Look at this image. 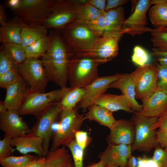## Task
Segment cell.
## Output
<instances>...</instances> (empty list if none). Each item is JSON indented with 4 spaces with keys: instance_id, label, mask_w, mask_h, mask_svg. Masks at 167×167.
<instances>
[{
    "instance_id": "4316f807",
    "label": "cell",
    "mask_w": 167,
    "mask_h": 167,
    "mask_svg": "<svg viewBox=\"0 0 167 167\" xmlns=\"http://www.w3.org/2000/svg\"><path fill=\"white\" fill-rule=\"evenodd\" d=\"M48 30L42 25H28L23 29L21 45L24 48L48 35Z\"/></svg>"
},
{
    "instance_id": "74e56055",
    "label": "cell",
    "mask_w": 167,
    "mask_h": 167,
    "mask_svg": "<svg viewBox=\"0 0 167 167\" xmlns=\"http://www.w3.org/2000/svg\"><path fill=\"white\" fill-rule=\"evenodd\" d=\"M104 13L92 20L85 22L90 31L98 37L102 36L105 29V19Z\"/></svg>"
},
{
    "instance_id": "44dd1931",
    "label": "cell",
    "mask_w": 167,
    "mask_h": 167,
    "mask_svg": "<svg viewBox=\"0 0 167 167\" xmlns=\"http://www.w3.org/2000/svg\"><path fill=\"white\" fill-rule=\"evenodd\" d=\"M27 24L19 17L8 18L0 28V41L2 44L13 43L21 45L22 31Z\"/></svg>"
},
{
    "instance_id": "5b68a950",
    "label": "cell",
    "mask_w": 167,
    "mask_h": 167,
    "mask_svg": "<svg viewBox=\"0 0 167 167\" xmlns=\"http://www.w3.org/2000/svg\"><path fill=\"white\" fill-rule=\"evenodd\" d=\"M62 36L74 54L87 52L98 39L90 31L85 22L78 19L67 26Z\"/></svg>"
},
{
    "instance_id": "e0dca14e",
    "label": "cell",
    "mask_w": 167,
    "mask_h": 167,
    "mask_svg": "<svg viewBox=\"0 0 167 167\" xmlns=\"http://www.w3.org/2000/svg\"><path fill=\"white\" fill-rule=\"evenodd\" d=\"M131 145L109 143L106 148L99 155L100 160L106 166L115 164L119 167H125L132 156Z\"/></svg>"
},
{
    "instance_id": "4dcf8cb0",
    "label": "cell",
    "mask_w": 167,
    "mask_h": 167,
    "mask_svg": "<svg viewBox=\"0 0 167 167\" xmlns=\"http://www.w3.org/2000/svg\"><path fill=\"white\" fill-rule=\"evenodd\" d=\"M48 44L47 35L27 46L25 49L27 58H41L46 53Z\"/></svg>"
},
{
    "instance_id": "6f0895ef",
    "label": "cell",
    "mask_w": 167,
    "mask_h": 167,
    "mask_svg": "<svg viewBox=\"0 0 167 167\" xmlns=\"http://www.w3.org/2000/svg\"><path fill=\"white\" fill-rule=\"evenodd\" d=\"M167 2V0H152V4H159Z\"/></svg>"
},
{
    "instance_id": "836d02e7",
    "label": "cell",
    "mask_w": 167,
    "mask_h": 167,
    "mask_svg": "<svg viewBox=\"0 0 167 167\" xmlns=\"http://www.w3.org/2000/svg\"><path fill=\"white\" fill-rule=\"evenodd\" d=\"M37 158L28 154L19 156H10L0 159V163L3 167H22Z\"/></svg>"
},
{
    "instance_id": "f546056e",
    "label": "cell",
    "mask_w": 167,
    "mask_h": 167,
    "mask_svg": "<svg viewBox=\"0 0 167 167\" xmlns=\"http://www.w3.org/2000/svg\"><path fill=\"white\" fill-rule=\"evenodd\" d=\"M0 51L16 66L22 63L27 58L25 48L21 45L13 43L2 44Z\"/></svg>"
},
{
    "instance_id": "d6a6232c",
    "label": "cell",
    "mask_w": 167,
    "mask_h": 167,
    "mask_svg": "<svg viewBox=\"0 0 167 167\" xmlns=\"http://www.w3.org/2000/svg\"><path fill=\"white\" fill-rule=\"evenodd\" d=\"M75 3L78 12V19L85 22L92 20L103 13L94 6L87 3L81 4Z\"/></svg>"
},
{
    "instance_id": "816d5d0a",
    "label": "cell",
    "mask_w": 167,
    "mask_h": 167,
    "mask_svg": "<svg viewBox=\"0 0 167 167\" xmlns=\"http://www.w3.org/2000/svg\"><path fill=\"white\" fill-rule=\"evenodd\" d=\"M4 6L0 4V24L1 25L6 23L7 21Z\"/></svg>"
},
{
    "instance_id": "f35d334b",
    "label": "cell",
    "mask_w": 167,
    "mask_h": 167,
    "mask_svg": "<svg viewBox=\"0 0 167 167\" xmlns=\"http://www.w3.org/2000/svg\"><path fill=\"white\" fill-rule=\"evenodd\" d=\"M152 158L159 167H167V148H155Z\"/></svg>"
},
{
    "instance_id": "7402d4cb",
    "label": "cell",
    "mask_w": 167,
    "mask_h": 167,
    "mask_svg": "<svg viewBox=\"0 0 167 167\" xmlns=\"http://www.w3.org/2000/svg\"><path fill=\"white\" fill-rule=\"evenodd\" d=\"M6 89V95L3 101L8 110H19L30 90L21 78Z\"/></svg>"
},
{
    "instance_id": "8992f818",
    "label": "cell",
    "mask_w": 167,
    "mask_h": 167,
    "mask_svg": "<svg viewBox=\"0 0 167 167\" xmlns=\"http://www.w3.org/2000/svg\"><path fill=\"white\" fill-rule=\"evenodd\" d=\"M78 19L73 0H53L50 14L42 25L47 30L53 29L61 33L67 26Z\"/></svg>"
},
{
    "instance_id": "e575fe53",
    "label": "cell",
    "mask_w": 167,
    "mask_h": 167,
    "mask_svg": "<svg viewBox=\"0 0 167 167\" xmlns=\"http://www.w3.org/2000/svg\"><path fill=\"white\" fill-rule=\"evenodd\" d=\"M20 78L17 66L0 75V87L6 89L17 82Z\"/></svg>"
},
{
    "instance_id": "11a10c76",
    "label": "cell",
    "mask_w": 167,
    "mask_h": 167,
    "mask_svg": "<svg viewBox=\"0 0 167 167\" xmlns=\"http://www.w3.org/2000/svg\"><path fill=\"white\" fill-rule=\"evenodd\" d=\"M157 60L160 64L167 67V57L158 58Z\"/></svg>"
},
{
    "instance_id": "83f0119b",
    "label": "cell",
    "mask_w": 167,
    "mask_h": 167,
    "mask_svg": "<svg viewBox=\"0 0 167 167\" xmlns=\"http://www.w3.org/2000/svg\"><path fill=\"white\" fill-rule=\"evenodd\" d=\"M150 20L155 28L162 29L167 27V2L154 5L149 9Z\"/></svg>"
},
{
    "instance_id": "ac0fdd59",
    "label": "cell",
    "mask_w": 167,
    "mask_h": 167,
    "mask_svg": "<svg viewBox=\"0 0 167 167\" xmlns=\"http://www.w3.org/2000/svg\"><path fill=\"white\" fill-rule=\"evenodd\" d=\"M105 28L101 37L114 36L120 38L123 34L126 20L124 9L122 6L105 11L104 13Z\"/></svg>"
},
{
    "instance_id": "8fae6325",
    "label": "cell",
    "mask_w": 167,
    "mask_h": 167,
    "mask_svg": "<svg viewBox=\"0 0 167 167\" xmlns=\"http://www.w3.org/2000/svg\"><path fill=\"white\" fill-rule=\"evenodd\" d=\"M53 0H22L14 13L28 25H42L49 15Z\"/></svg>"
},
{
    "instance_id": "30bf717a",
    "label": "cell",
    "mask_w": 167,
    "mask_h": 167,
    "mask_svg": "<svg viewBox=\"0 0 167 167\" xmlns=\"http://www.w3.org/2000/svg\"><path fill=\"white\" fill-rule=\"evenodd\" d=\"M62 110L59 101L53 104L36 116V121L31 129V132L42 139L44 156L49 151L53 126L60 116Z\"/></svg>"
},
{
    "instance_id": "52a82bcc",
    "label": "cell",
    "mask_w": 167,
    "mask_h": 167,
    "mask_svg": "<svg viewBox=\"0 0 167 167\" xmlns=\"http://www.w3.org/2000/svg\"><path fill=\"white\" fill-rule=\"evenodd\" d=\"M17 66L21 78L30 91L45 92L49 80L41 59L27 58Z\"/></svg>"
},
{
    "instance_id": "8d00e7d4",
    "label": "cell",
    "mask_w": 167,
    "mask_h": 167,
    "mask_svg": "<svg viewBox=\"0 0 167 167\" xmlns=\"http://www.w3.org/2000/svg\"><path fill=\"white\" fill-rule=\"evenodd\" d=\"M150 56L148 53L143 48L139 45H136L134 48L131 56L132 62L139 66H142L149 63Z\"/></svg>"
},
{
    "instance_id": "5bb4252c",
    "label": "cell",
    "mask_w": 167,
    "mask_h": 167,
    "mask_svg": "<svg viewBox=\"0 0 167 167\" xmlns=\"http://www.w3.org/2000/svg\"><path fill=\"white\" fill-rule=\"evenodd\" d=\"M119 39L114 36L101 37L95 41L86 53L100 64L111 61L118 54Z\"/></svg>"
},
{
    "instance_id": "d6986e66",
    "label": "cell",
    "mask_w": 167,
    "mask_h": 167,
    "mask_svg": "<svg viewBox=\"0 0 167 167\" xmlns=\"http://www.w3.org/2000/svg\"><path fill=\"white\" fill-rule=\"evenodd\" d=\"M143 109L140 115L159 118L167 109V93L158 87L148 98L142 102Z\"/></svg>"
},
{
    "instance_id": "9c48e42d",
    "label": "cell",
    "mask_w": 167,
    "mask_h": 167,
    "mask_svg": "<svg viewBox=\"0 0 167 167\" xmlns=\"http://www.w3.org/2000/svg\"><path fill=\"white\" fill-rule=\"evenodd\" d=\"M70 88L66 87L45 93L30 91L19 112L21 116H36L53 104L59 101Z\"/></svg>"
},
{
    "instance_id": "4fadbf2b",
    "label": "cell",
    "mask_w": 167,
    "mask_h": 167,
    "mask_svg": "<svg viewBox=\"0 0 167 167\" xmlns=\"http://www.w3.org/2000/svg\"><path fill=\"white\" fill-rule=\"evenodd\" d=\"M152 4L151 0L138 1L133 13L124 22L123 32L133 36L148 32L146 13Z\"/></svg>"
},
{
    "instance_id": "1f68e13d",
    "label": "cell",
    "mask_w": 167,
    "mask_h": 167,
    "mask_svg": "<svg viewBox=\"0 0 167 167\" xmlns=\"http://www.w3.org/2000/svg\"><path fill=\"white\" fill-rule=\"evenodd\" d=\"M151 35V41L155 50L167 51V31L164 29H152L147 27Z\"/></svg>"
},
{
    "instance_id": "277c9868",
    "label": "cell",
    "mask_w": 167,
    "mask_h": 167,
    "mask_svg": "<svg viewBox=\"0 0 167 167\" xmlns=\"http://www.w3.org/2000/svg\"><path fill=\"white\" fill-rule=\"evenodd\" d=\"M131 118L135 128V139L131 145L132 152L135 150L148 153L153 148L160 146L157 141L156 131L152 126L158 118L140 115L134 112Z\"/></svg>"
},
{
    "instance_id": "603a6c76",
    "label": "cell",
    "mask_w": 167,
    "mask_h": 167,
    "mask_svg": "<svg viewBox=\"0 0 167 167\" xmlns=\"http://www.w3.org/2000/svg\"><path fill=\"white\" fill-rule=\"evenodd\" d=\"M109 88L119 89L122 95L126 97L129 101L132 111L140 112L143 109L142 105L139 104L135 99V93L134 85L131 73L127 74L118 80L111 84Z\"/></svg>"
},
{
    "instance_id": "6da1fadb",
    "label": "cell",
    "mask_w": 167,
    "mask_h": 167,
    "mask_svg": "<svg viewBox=\"0 0 167 167\" xmlns=\"http://www.w3.org/2000/svg\"><path fill=\"white\" fill-rule=\"evenodd\" d=\"M48 35V49L41 60L49 80L61 88H66L68 79L69 64L74 54L60 32L51 29Z\"/></svg>"
},
{
    "instance_id": "b9f144b4",
    "label": "cell",
    "mask_w": 167,
    "mask_h": 167,
    "mask_svg": "<svg viewBox=\"0 0 167 167\" xmlns=\"http://www.w3.org/2000/svg\"><path fill=\"white\" fill-rule=\"evenodd\" d=\"M15 65L2 52L0 51V75L10 70Z\"/></svg>"
},
{
    "instance_id": "60d3db41",
    "label": "cell",
    "mask_w": 167,
    "mask_h": 167,
    "mask_svg": "<svg viewBox=\"0 0 167 167\" xmlns=\"http://www.w3.org/2000/svg\"><path fill=\"white\" fill-rule=\"evenodd\" d=\"M158 69V75L160 78L158 87L167 93V67L159 63L156 65Z\"/></svg>"
},
{
    "instance_id": "9f6ffc18",
    "label": "cell",
    "mask_w": 167,
    "mask_h": 167,
    "mask_svg": "<svg viewBox=\"0 0 167 167\" xmlns=\"http://www.w3.org/2000/svg\"><path fill=\"white\" fill-rule=\"evenodd\" d=\"M105 166L104 162L100 160L99 162L93 164L87 167H105Z\"/></svg>"
},
{
    "instance_id": "ba28073f",
    "label": "cell",
    "mask_w": 167,
    "mask_h": 167,
    "mask_svg": "<svg viewBox=\"0 0 167 167\" xmlns=\"http://www.w3.org/2000/svg\"><path fill=\"white\" fill-rule=\"evenodd\" d=\"M136 98L142 102L150 96L158 88V69L156 65L149 63L139 66L131 73Z\"/></svg>"
},
{
    "instance_id": "681fc988",
    "label": "cell",
    "mask_w": 167,
    "mask_h": 167,
    "mask_svg": "<svg viewBox=\"0 0 167 167\" xmlns=\"http://www.w3.org/2000/svg\"><path fill=\"white\" fill-rule=\"evenodd\" d=\"M21 2L22 0H7L5 2V5L15 12L19 8Z\"/></svg>"
},
{
    "instance_id": "3957f363",
    "label": "cell",
    "mask_w": 167,
    "mask_h": 167,
    "mask_svg": "<svg viewBox=\"0 0 167 167\" xmlns=\"http://www.w3.org/2000/svg\"><path fill=\"white\" fill-rule=\"evenodd\" d=\"M85 119L84 115L79 113L77 107L71 110L62 109L50 151L55 150L62 145L65 146L75 139L76 132L79 131Z\"/></svg>"
},
{
    "instance_id": "91938a15",
    "label": "cell",
    "mask_w": 167,
    "mask_h": 167,
    "mask_svg": "<svg viewBox=\"0 0 167 167\" xmlns=\"http://www.w3.org/2000/svg\"><path fill=\"white\" fill-rule=\"evenodd\" d=\"M165 30L167 31V27L165 28H164Z\"/></svg>"
},
{
    "instance_id": "c3c4849f",
    "label": "cell",
    "mask_w": 167,
    "mask_h": 167,
    "mask_svg": "<svg viewBox=\"0 0 167 167\" xmlns=\"http://www.w3.org/2000/svg\"><path fill=\"white\" fill-rule=\"evenodd\" d=\"M105 7V11L122 6L127 3V0H108Z\"/></svg>"
},
{
    "instance_id": "7dc6e473",
    "label": "cell",
    "mask_w": 167,
    "mask_h": 167,
    "mask_svg": "<svg viewBox=\"0 0 167 167\" xmlns=\"http://www.w3.org/2000/svg\"><path fill=\"white\" fill-rule=\"evenodd\" d=\"M106 0H87V3L94 6L103 13L105 11Z\"/></svg>"
},
{
    "instance_id": "bcb514c9",
    "label": "cell",
    "mask_w": 167,
    "mask_h": 167,
    "mask_svg": "<svg viewBox=\"0 0 167 167\" xmlns=\"http://www.w3.org/2000/svg\"><path fill=\"white\" fill-rule=\"evenodd\" d=\"M158 128L167 129V109L158 118L157 122L151 127L152 130H155Z\"/></svg>"
},
{
    "instance_id": "f907efd6",
    "label": "cell",
    "mask_w": 167,
    "mask_h": 167,
    "mask_svg": "<svg viewBox=\"0 0 167 167\" xmlns=\"http://www.w3.org/2000/svg\"><path fill=\"white\" fill-rule=\"evenodd\" d=\"M45 156L37 158L35 160L22 167H43Z\"/></svg>"
},
{
    "instance_id": "2e32d148",
    "label": "cell",
    "mask_w": 167,
    "mask_h": 167,
    "mask_svg": "<svg viewBox=\"0 0 167 167\" xmlns=\"http://www.w3.org/2000/svg\"><path fill=\"white\" fill-rule=\"evenodd\" d=\"M110 129L107 138L109 143L132 145L135 139V128L131 120H116Z\"/></svg>"
},
{
    "instance_id": "f6af8a7d",
    "label": "cell",
    "mask_w": 167,
    "mask_h": 167,
    "mask_svg": "<svg viewBox=\"0 0 167 167\" xmlns=\"http://www.w3.org/2000/svg\"><path fill=\"white\" fill-rule=\"evenodd\" d=\"M157 141L162 148H167V129H159L156 131Z\"/></svg>"
},
{
    "instance_id": "ee69618b",
    "label": "cell",
    "mask_w": 167,
    "mask_h": 167,
    "mask_svg": "<svg viewBox=\"0 0 167 167\" xmlns=\"http://www.w3.org/2000/svg\"><path fill=\"white\" fill-rule=\"evenodd\" d=\"M138 164L137 167H159L152 158L143 155L137 158Z\"/></svg>"
},
{
    "instance_id": "d590c367",
    "label": "cell",
    "mask_w": 167,
    "mask_h": 167,
    "mask_svg": "<svg viewBox=\"0 0 167 167\" xmlns=\"http://www.w3.org/2000/svg\"><path fill=\"white\" fill-rule=\"evenodd\" d=\"M70 150L74 164L75 167H83L84 151L75 139L65 146Z\"/></svg>"
},
{
    "instance_id": "680465c9",
    "label": "cell",
    "mask_w": 167,
    "mask_h": 167,
    "mask_svg": "<svg viewBox=\"0 0 167 167\" xmlns=\"http://www.w3.org/2000/svg\"><path fill=\"white\" fill-rule=\"evenodd\" d=\"M105 167H119L117 165L115 164H110L107 165Z\"/></svg>"
},
{
    "instance_id": "ab89813d",
    "label": "cell",
    "mask_w": 167,
    "mask_h": 167,
    "mask_svg": "<svg viewBox=\"0 0 167 167\" xmlns=\"http://www.w3.org/2000/svg\"><path fill=\"white\" fill-rule=\"evenodd\" d=\"M11 139L5 134L3 139L0 140V159L11 156L14 151L11 144Z\"/></svg>"
},
{
    "instance_id": "db71d44e",
    "label": "cell",
    "mask_w": 167,
    "mask_h": 167,
    "mask_svg": "<svg viewBox=\"0 0 167 167\" xmlns=\"http://www.w3.org/2000/svg\"><path fill=\"white\" fill-rule=\"evenodd\" d=\"M8 110L7 107L4 101H0V114L6 112Z\"/></svg>"
},
{
    "instance_id": "7bdbcfd3",
    "label": "cell",
    "mask_w": 167,
    "mask_h": 167,
    "mask_svg": "<svg viewBox=\"0 0 167 167\" xmlns=\"http://www.w3.org/2000/svg\"><path fill=\"white\" fill-rule=\"evenodd\" d=\"M75 139L77 143L83 150L86 148L89 141L87 132L84 131H77L75 134Z\"/></svg>"
},
{
    "instance_id": "d4e9b609",
    "label": "cell",
    "mask_w": 167,
    "mask_h": 167,
    "mask_svg": "<svg viewBox=\"0 0 167 167\" xmlns=\"http://www.w3.org/2000/svg\"><path fill=\"white\" fill-rule=\"evenodd\" d=\"M45 157L43 167H75L72 155L64 146L49 151Z\"/></svg>"
},
{
    "instance_id": "484cf974",
    "label": "cell",
    "mask_w": 167,
    "mask_h": 167,
    "mask_svg": "<svg viewBox=\"0 0 167 167\" xmlns=\"http://www.w3.org/2000/svg\"><path fill=\"white\" fill-rule=\"evenodd\" d=\"M87 109L88 111L84 115L86 119L95 121L109 129L116 121L113 112L103 106L94 104L90 105Z\"/></svg>"
},
{
    "instance_id": "ffe728a7",
    "label": "cell",
    "mask_w": 167,
    "mask_h": 167,
    "mask_svg": "<svg viewBox=\"0 0 167 167\" xmlns=\"http://www.w3.org/2000/svg\"><path fill=\"white\" fill-rule=\"evenodd\" d=\"M11 145L20 153L25 155L30 152H35L39 157H44L42 141L39 136L31 132L12 138Z\"/></svg>"
},
{
    "instance_id": "cb8c5ba5",
    "label": "cell",
    "mask_w": 167,
    "mask_h": 167,
    "mask_svg": "<svg viewBox=\"0 0 167 167\" xmlns=\"http://www.w3.org/2000/svg\"><path fill=\"white\" fill-rule=\"evenodd\" d=\"M95 104L103 106L112 112L120 110L134 113L131 104L126 96L110 93H104L96 101Z\"/></svg>"
},
{
    "instance_id": "f5cc1de1",
    "label": "cell",
    "mask_w": 167,
    "mask_h": 167,
    "mask_svg": "<svg viewBox=\"0 0 167 167\" xmlns=\"http://www.w3.org/2000/svg\"><path fill=\"white\" fill-rule=\"evenodd\" d=\"M138 164L137 158L135 156H131L128 159L125 167H137Z\"/></svg>"
},
{
    "instance_id": "7c38bea8",
    "label": "cell",
    "mask_w": 167,
    "mask_h": 167,
    "mask_svg": "<svg viewBox=\"0 0 167 167\" xmlns=\"http://www.w3.org/2000/svg\"><path fill=\"white\" fill-rule=\"evenodd\" d=\"M127 73H116L113 75L99 77L91 84L85 88V94L77 105L78 109L84 112L90 105L105 93L109 85L125 76Z\"/></svg>"
},
{
    "instance_id": "7a4b0ae2",
    "label": "cell",
    "mask_w": 167,
    "mask_h": 167,
    "mask_svg": "<svg viewBox=\"0 0 167 167\" xmlns=\"http://www.w3.org/2000/svg\"><path fill=\"white\" fill-rule=\"evenodd\" d=\"M100 64L86 53L74 54L69 64L68 79L71 87L85 88L99 77Z\"/></svg>"
},
{
    "instance_id": "9a60e30c",
    "label": "cell",
    "mask_w": 167,
    "mask_h": 167,
    "mask_svg": "<svg viewBox=\"0 0 167 167\" xmlns=\"http://www.w3.org/2000/svg\"><path fill=\"white\" fill-rule=\"evenodd\" d=\"M20 116L18 110L13 109L0 114V129L12 139L31 132V129Z\"/></svg>"
},
{
    "instance_id": "f1b7e54d",
    "label": "cell",
    "mask_w": 167,
    "mask_h": 167,
    "mask_svg": "<svg viewBox=\"0 0 167 167\" xmlns=\"http://www.w3.org/2000/svg\"><path fill=\"white\" fill-rule=\"evenodd\" d=\"M85 91L84 88L70 87L59 101L62 109L71 110L75 108L83 98Z\"/></svg>"
}]
</instances>
